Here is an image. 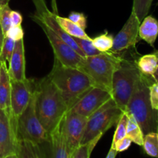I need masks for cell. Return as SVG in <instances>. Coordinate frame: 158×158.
<instances>
[{
	"mask_svg": "<svg viewBox=\"0 0 158 158\" xmlns=\"http://www.w3.org/2000/svg\"><path fill=\"white\" fill-rule=\"evenodd\" d=\"M68 110L61 93L49 77H44L37 83L35 112L48 133L60 123Z\"/></svg>",
	"mask_w": 158,
	"mask_h": 158,
	"instance_id": "obj_1",
	"label": "cell"
},
{
	"mask_svg": "<svg viewBox=\"0 0 158 158\" xmlns=\"http://www.w3.org/2000/svg\"><path fill=\"white\" fill-rule=\"evenodd\" d=\"M47 77L60 91L69 110L94 86L89 77L80 69L64 66L55 59Z\"/></svg>",
	"mask_w": 158,
	"mask_h": 158,
	"instance_id": "obj_2",
	"label": "cell"
},
{
	"mask_svg": "<svg viewBox=\"0 0 158 158\" xmlns=\"http://www.w3.org/2000/svg\"><path fill=\"white\" fill-rule=\"evenodd\" d=\"M149 78L141 74L125 111L135 119L144 135L151 132H157L158 110L152 107L150 100L149 86L152 83Z\"/></svg>",
	"mask_w": 158,
	"mask_h": 158,
	"instance_id": "obj_3",
	"label": "cell"
},
{
	"mask_svg": "<svg viewBox=\"0 0 158 158\" xmlns=\"http://www.w3.org/2000/svg\"><path fill=\"white\" fill-rule=\"evenodd\" d=\"M120 60L121 57L113 52H101L83 58L77 68L89 77L93 86L105 89L112 95L113 76Z\"/></svg>",
	"mask_w": 158,
	"mask_h": 158,
	"instance_id": "obj_4",
	"label": "cell"
},
{
	"mask_svg": "<svg viewBox=\"0 0 158 158\" xmlns=\"http://www.w3.org/2000/svg\"><path fill=\"white\" fill-rule=\"evenodd\" d=\"M141 74L137 62L121 57L113 76L112 98L123 112L126 111L127 106L138 85Z\"/></svg>",
	"mask_w": 158,
	"mask_h": 158,
	"instance_id": "obj_5",
	"label": "cell"
},
{
	"mask_svg": "<svg viewBox=\"0 0 158 158\" xmlns=\"http://www.w3.org/2000/svg\"><path fill=\"white\" fill-rule=\"evenodd\" d=\"M124 112L117 106L111 98L98 110L88 118L81 144L88 143L97 137H102L113 126L117 123Z\"/></svg>",
	"mask_w": 158,
	"mask_h": 158,
	"instance_id": "obj_6",
	"label": "cell"
},
{
	"mask_svg": "<svg viewBox=\"0 0 158 158\" xmlns=\"http://www.w3.org/2000/svg\"><path fill=\"white\" fill-rule=\"evenodd\" d=\"M35 89L25 110L16 118L18 139L42 144L47 140L49 133L40 123L35 112Z\"/></svg>",
	"mask_w": 158,
	"mask_h": 158,
	"instance_id": "obj_7",
	"label": "cell"
},
{
	"mask_svg": "<svg viewBox=\"0 0 158 158\" xmlns=\"http://www.w3.org/2000/svg\"><path fill=\"white\" fill-rule=\"evenodd\" d=\"M32 2L35 7V13L33 15H31L32 19L34 22H40L43 23L56 35L62 39L65 43H67L71 48H73L80 56L86 57L74 39L66 33L59 24L56 18V13L49 10L46 5V0H32Z\"/></svg>",
	"mask_w": 158,
	"mask_h": 158,
	"instance_id": "obj_8",
	"label": "cell"
},
{
	"mask_svg": "<svg viewBox=\"0 0 158 158\" xmlns=\"http://www.w3.org/2000/svg\"><path fill=\"white\" fill-rule=\"evenodd\" d=\"M87 120V117L68 110L60 121V129L70 156L81 144Z\"/></svg>",
	"mask_w": 158,
	"mask_h": 158,
	"instance_id": "obj_9",
	"label": "cell"
},
{
	"mask_svg": "<svg viewBox=\"0 0 158 158\" xmlns=\"http://www.w3.org/2000/svg\"><path fill=\"white\" fill-rule=\"evenodd\" d=\"M18 143L16 118L11 111L0 109V158L16 154Z\"/></svg>",
	"mask_w": 158,
	"mask_h": 158,
	"instance_id": "obj_10",
	"label": "cell"
},
{
	"mask_svg": "<svg viewBox=\"0 0 158 158\" xmlns=\"http://www.w3.org/2000/svg\"><path fill=\"white\" fill-rule=\"evenodd\" d=\"M37 83L33 80L26 78L23 80L11 79L10 110L12 116L17 118L29 104L35 89Z\"/></svg>",
	"mask_w": 158,
	"mask_h": 158,
	"instance_id": "obj_11",
	"label": "cell"
},
{
	"mask_svg": "<svg viewBox=\"0 0 158 158\" xmlns=\"http://www.w3.org/2000/svg\"><path fill=\"white\" fill-rule=\"evenodd\" d=\"M35 23H37L43 29L46 38L49 40V44L53 51L55 60L64 66L77 68L84 57L80 56L73 48H71L67 43H65L62 39L56 35L43 23L40 22H35Z\"/></svg>",
	"mask_w": 158,
	"mask_h": 158,
	"instance_id": "obj_12",
	"label": "cell"
},
{
	"mask_svg": "<svg viewBox=\"0 0 158 158\" xmlns=\"http://www.w3.org/2000/svg\"><path fill=\"white\" fill-rule=\"evenodd\" d=\"M111 98L110 93L101 88L93 86L69 110L89 118Z\"/></svg>",
	"mask_w": 158,
	"mask_h": 158,
	"instance_id": "obj_13",
	"label": "cell"
},
{
	"mask_svg": "<svg viewBox=\"0 0 158 158\" xmlns=\"http://www.w3.org/2000/svg\"><path fill=\"white\" fill-rule=\"evenodd\" d=\"M140 20L134 11H132L124 26L114 38V44L111 51L113 52H119L135 46L140 39Z\"/></svg>",
	"mask_w": 158,
	"mask_h": 158,
	"instance_id": "obj_14",
	"label": "cell"
},
{
	"mask_svg": "<svg viewBox=\"0 0 158 158\" xmlns=\"http://www.w3.org/2000/svg\"><path fill=\"white\" fill-rule=\"evenodd\" d=\"M40 145L46 158H70L67 144L60 129V123L49 133L47 140Z\"/></svg>",
	"mask_w": 158,
	"mask_h": 158,
	"instance_id": "obj_15",
	"label": "cell"
},
{
	"mask_svg": "<svg viewBox=\"0 0 158 158\" xmlns=\"http://www.w3.org/2000/svg\"><path fill=\"white\" fill-rule=\"evenodd\" d=\"M8 71L12 80H23L26 77V59L23 40L15 43L14 50L8 66Z\"/></svg>",
	"mask_w": 158,
	"mask_h": 158,
	"instance_id": "obj_16",
	"label": "cell"
},
{
	"mask_svg": "<svg viewBox=\"0 0 158 158\" xmlns=\"http://www.w3.org/2000/svg\"><path fill=\"white\" fill-rule=\"evenodd\" d=\"M2 63V62H1ZM11 78L6 63H2L0 77V109L6 111L10 110Z\"/></svg>",
	"mask_w": 158,
	"mask_h": 158,
	"instance_id": "obj_17",
	"label": "cell"
},
{
	"mask_svg": "<svg viewBox=\"0 0 158 158\" xmlns=\"http://www.w3.org/2000/svg\"><path fill=\"white\" fill-rule=\"evenodd\" d=\"M158 36V21L152 15H147L140 24L139 37L154 47Z\"/></svg>",
	"mask_w": 158,
	"mask_h": 158,
	"instance_id": "obj_18",
	"label": "cell"
},
{
	"mask_svg": "<svg viewBox=\"0 0 158 158\" xmlns=\"http://www.w3.org/2000/svg\"><path fill=\"white\" fill-rule=\"evenodd\" d=\"M16 154L18 158H46L40 144L28 140H19Z\"/></svg>",
	"mask_w": 158,
	"mask_h": 158,
	"instance_id": "obj_19",
	"label": "cell"
},
{
	"mask_svg": "<svg viewBox=\"0 0 158 158\" xmlns=\"http://www.w3.org/2000/svg\"><path fill=\"white\" fill-rule=\"evenodd\" d=\"M56 20L58 21L59 24L60 25L63 30L69 34L72 37H77V38H83V39H91L89 35L86 34L85 30L82 29L80 26L76 24L73 21H71L69 18L63 17L56 14Z\"/></svg>",
	"mask_w": 158,
	"mask_h": 158,
	"instance_id": "obj_20",
	"label": "cell"
},
{
	"mask_svg": "<svg viewBox=\"0 0 158 158\" xmlns=\"http://www.w3.org/2000/svg\"><path fill=\"white\" fill-rule=\"evenodd\" d=\"M139 70L143 75L153 78L157 68V58L153 52L140 57L137 62Z\"/></svg>",
	"mask_w": 158,
	"mask_h": 158,
	"instance_id": "obj_21",
	"label": "cell"
},
{
	"mask_svg": "<svg viewBox=\"0 0 158 158\" xmlns=\"http://www.w3.org/2000/svg\"><path fill=\"white\" fill-rule=\"evenodd\" d=\"M127 114L129 120H128L127 127V136L131 138V140L134 143L139 145V146H143L144 134L135 119L131 114Z\"/></svg>",
	"mask_w": 158,
	"mask_h": 158,
	"instance_id": "obj_22",
	"label": "cell"
},
{
	"mask_svg": "<svg viewBox=\"0 0 158 158\" xmlns=\"http://www.w3.org/2000/svg\"><path fill=\"white\" fill-rule=\"evenodd\" d=\"M142 147L145 153L150 157L158 158V132H151L145 134Z\"/></svg>",
	"mask_w": 158,
	"mask_h": 158,
	"instance_id": "obj_23",
	"label": "cell"
},
{
	"mask_svg": "<svg viewBox=\"0 0 158 158\" xmlns=\"http://www.w3.org/2000/svg\"><path fill=\"white\" fill-rule=\"evenodd\" d=\"M101 137H97L84 144H80L71 154L70 158H90L93 150Z\"/></svg>",
	"mask_w": 158,
	"mask_h": 158,
	"instance_id": "obj_24",
	"label": "cell"
},
{
	"mask_svg": "<svg viewBox=\"0 0 158 158\" xmlns=\"http://www.w3.org/2000/svg\"><path fill=\"white\" fill-rule=\"evenodd\" d=\"M76 41L77 44L78 45L80 49L85 55V56H92L98 55L101 53V52L98 50L94 46L93 43V39H83L77 38V37H73Z\"/></svg>",
	"mask_w": 158,
	"mask_h": 158,
	"instance_id": "obj_25",
	"label": "cell"
},
{
	"mask_svg": "<svg viewBox=\"0 0 158 158\" xmlns=\"http://www.w3.org/2000/svg\"><path fill=\"white\" fill-rule=\"evenodd\" d=\"M152 2L153 0H134L132 11H134L140 23L148 15Z\"/></svg>",
	"mask_w": 158,
	"mask_h": 158,
	"instance_id": "obj_26",
	"label": "cell"
},
{
	"mask_svg": "<svg viewBox=\"0 0 158 158\" xmlns=\"http://www.w3.org/2000/svg\"><path fill=\"white\" fill-rule=\"evenodd\" d=\"M94 46L101 52H109L111 50L114 44V37L107 33L102 34L93 40Z\"/></svg>",
	"mask_w": 158,
	"mask_h": 158,
	"instance_id": "obj_27",
	"label": "cell"
},
{
	"mask_svg": "<svg viewBox=\"0 0 158 158\" xmlns=\"http://www.w3.org/2000/svg\"><path fill=\"white\" fill-rule=\"evenodd\" d=\"M128 120H129L128 114L124 112L117 123V128H116L115 133H114V137H113L111 147H114L119 140L127 136V127Z\"/></svg>",
	"mask_w": 158,
	"mask_h": 158,
	"instance_id": "obj_28",
	"label": "cell"
},
{
	"mask_svg": "<svg viewBox=\"0 0 158 158\" xmlns=\"http://www.w3.org/2000/svg\"><path fill=\"white\" fill-rule=\"evenodd\" d=\"M11 11L12 9L9 7V2H6L0 6V26L5 35L12 26L10 17Z\"/></svg>",
	"mask_w": 158,
	"mask_h": 158,
	"instance_id": "obj_29",
	"label": "cell"
},
{
	"mask_svg": "<svg viewBox=\"0 0 158 158\" xmlns=\"http://www.w3.org/2000/svg\"><path fill=\"white\" fill-rule=\"evenodd\" d=\"M15 42L8 36H5L2 47L1 54H0V61L9 65L14 50Z\"/></svg>",
	"mask_w": 158,
	"mask_h": 158,
	"instance_id": "obj_30",
	"label": "cell"
},
{
	"mask_svg": "<svg viewBox=\"0 0 158 158\" xmlns=\"http://www.w3.org/2000/svg\"><path fill=\"white\" fill-rule=\"evenodd\" d=\"M5 36L9 37L15 42L20 40H23L24 32H23L22 26H12L10 29L8 30V32H6Z\"/></svg>",
	"mask_w": 158,
	"mask_h": 158,
	"instance_id": "obj_31",
	"label": "cell"
},
{
	"mask_svg": "<svg viewBox=\"0 0 158 158\" xmlns=\"http://www.w3.org/2000/svg\"><path fill=\"white\" fill-rule=\"evenodd\" d=\"M150 100L152 107L158 110V83L154 82L149 86Z\"/></svg>",
	"mask_w": 158,
	"mask_h": 158,
	"instance_id": "obj_32",
	"label": "cell"
},
{
	"mask_svg": "<svg viewBox=\"0 0 158 158\" xmlns=\"http://www.w3.org/2000/svg\"><path fill=\"white\" fill-rule=\"evenodd\" d=\"M68 18H69L71 21L75 23L76 24H77L79 26H80L82 29H83L85 30V29L86 28V18L83 13L77 12H72L69 14Z\"/></svg>",
	"mask_w": 158,
	"mask_h": 158,
	"instance_id": "obj_33",
	"label": "cell"
},
{
	"mask_svg": "<svg viewBox=\"0 0 158 158\" xmlns=\"http://www.w3.org/2000/svg\"><path fill=\"white\" fill-rule=\"evenodd\" d=\"M131 143H132V140H131V138L126 136L123 139L119 140L114 147H111V148L115 149L117 152H123L131 147Z\"/></svg>",
	"mask_w": 158,
	"mask_h": 158,
	"instance_id": "obj_34",
	"label": "cell"
},
{
	"mask_svg": "<svg viewBox=\"0 0 158 158\" xmlns=\"http://www.w3.org/2000/svg\"><path fill=\"white\" fill-rule=\"evenodd\" d=\"M10 17L12 26H21L22 22H23V16L19 12H17V11L12 10Z\"/></svg>",
	"mask_w": 158,
	"mask_h": 158,
	"instance_id": "obj_35",
	"label": "cell"
},
{
	"mask_svg": "<svg viewBox=\"0 0 158 158\" xmlns=\"http://www.w3.org/2000/svg\"><path fill=\"white\" fill-rule=\"evenodd\" d=\"M117 153L118 152H117L115 149L110 148V149L109 152H108L106 158H116V156H117Z\"/></svg>",
	"mask_w": 158,
	"mask_h": 158,
	"instance_id": "obj_36",
	"label": "cell"
},
{
	"mask_svg": "<svg viewBox=\"0 0 158 158\" xmlns=\"http://www.w3.org/2000/svg\"><path fill=\"white\" fill-rule=\"evenodd\" d=\"M154 53L155 54L156 56H157V71H156V73H154V77H153V80H154V82H157L158 83V50L154 51Z\"/></svg>",
	"mask_w": 158,
	"mask_h": 158,
	"instance_id": "obj_37",
	"label": "cell"
},
{
	"mask_svg": "<svg viewBox=\"0 0 158 158\" xmlns=\"http://www.w3.org/2000/svg\"><path fill=\"white\" fill-rule=\"evenodd\" d=\"M4 38H5V35L3 34L2 29L1 26H0V54H1L2 47V44H3V41H4Z\"/></svg>",
	"mask_w": 158,
	"mask_h": 158,
	"instance_id": "obj_38",
	"label": "cell"
},
{
	"mask_svg": "<svg viewBox=\"0 0 158 158\" xmlns=\"http://www.w3.org/2000/svg\"><path fill=\"white\" fill-rule=\"evenodd\" d=\"M4 158H18L17 157V154H9V155L6 156Z\"/></svg>",
	"mask_w": 158,
	"mask_h": 158,
	"instance_id": "obj_39",
	"label": "cell"
},
{
	"mask_svg": "<svg viewBox=\"0 0 158 158\" xmlns=\"http://www.w3.org/2000/svg\"><path fill=\"white\" fill-rule=\"evenodd\" d=\"M1 66H2V63L0 61V77H1Z\"/></svg>",
	"mask_w": 158,
	"mask_h": 158,
	"instance_id": "obj_40",
	"label": "cell"
},
{
	"mask_svg": "<svg viewBox=\"0 0 158 158\" xmlns=\"http://www.w3.org/2000/svg\"><path fill=\"white\" fill-rule=\"evenodd\" d=\"M157 132H158V118H157Z\"/></svg>",
	"mask_w": 158,
	"mask_h": 158,
	"instance_id": "obj_41",
	"label": "cell"
}]
</instances>
